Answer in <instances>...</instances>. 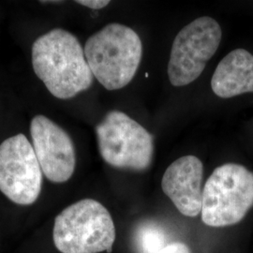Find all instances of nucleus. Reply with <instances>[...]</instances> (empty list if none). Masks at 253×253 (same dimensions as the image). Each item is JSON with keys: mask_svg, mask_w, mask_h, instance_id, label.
Segmentation results:
<instances>
[{"mask_svg": "<svg viewBox=\"0 0 253 253\" xmlns=\"http://www.w3.org/2000/svg\"><path fill=\"white\" fill-rule=\"evenodd\" d=\"M31 58L34 73L57 99H72L93 83L80 42L62 28L39 37L32 45Z\"/></svg>", "mask_w": 253, "mask_h": 253, "instance_id": "nucleus-1", "label": "nucleus"}, {"mask_svg": "<svg viewBox=\"0 0 253 253\" xmlns=\"http://www.w3.org/2000/svg\"><path fill=\"white\" fill-rule=\"evenodd\" d=\"M84 51L93 76L107 90H118L135 76L143 45L130 27L110 24L89 37Z\"/></svg>", "mask_w": 253, "mask_h": 253, "instance_id": "nucleus-2", "label": "nucleus"}, {"mask_svg": "<svg viewBox=\"0 0 253 253\" xmlns=\"http://www.w3.org/2000/svg\"><path fill=\"white\" fill-rule=\"evenodd\" d=\"M53 238L61 253H110L116 241V227L100 202L84 199L56 216Z\"/></svg>", "mask_w": 253, "mask_h": 253, "instance_id": "nucleus-3", "label": "nucleus"}, {"mask_svg": "<svg viewBox=\"0 0 253 253\" xmlns=\"http://www.w3.org/2000/svg\"><path fill=\"white\" fill-rule=\"evenodd\" d=\"M253 207V172L243 165L226 163L216 168L203 190L202 220L210 227L240 222Z\"/></svg>", "mask_w": 253, "mask_h": 253, "instance_id": "nucleus-4", "label": "nucleus"}, {"mask_svg": "<svg viewBox=\"0 0 253 253\" xmlns=\"http://www.w3.org/2000/svg\"><path fill=\"white\" fill-rule=\"evenodd\" d=\"M104 162L116 168L144 171L153 157V137L135 120L120 111H111L96 126Z\"/></svg>", "mask_w": 253, "mask_h": 253, "instance_id": "nucleus-5", "label": "nucleus"}, {"mask_svg": "<svg viewBox=\"0 0 253 253\" xmlns=\"http://www.w3.org/2000/svg\"><path fill=\"white\" fill-rule=\"evenodd\" d=\"M217 21L201 17L181 29L172 42L168 76L174 86L195 81L217 52L221 40Z\"/></svg>", "mask_w": 253, "mask_h": 253, "instance_id": "nucleus-6", "label": "nucleus"}, {"mask_svg": "<svg viewBox=\"0 0 253 253\" xmlns=\"http://www.w3.org/2000/svg\"><path fill=\"white\" fill-rule=\"evenodd\" d=\"M42 186V171L28 139L22 133L0 145V190L11 202L29 206L36 202Z\"/></svg>", "mask_w": 253, "mask_h": 253, "instance_id": "nucleus-7", "label": "nucleus"}, {"mask_svg": "<svg viewBox=\"0 0 253 253\" xmlns=\"http://www.w3.org/2000/svg\"><path fill=\"white\" fill-rule=\"evenodd\" d=\"M32 146L47 179L64 183L73 176L76 155L73 140L63 128L45 116H36L30 123Z\"/></svg>", "mask_w": 253, "mask_h": 253, "instance_id": "nucleus-8", "label": "nucleus"}, {"mask_svg": "<svg viewBox=\"0 0 253 253\" xmlns=\"http://www.w3.org/2000/svg\"><path fill=\"white\" fill-rule=\"evenodd\" d=\"M203 163L195 156H184L166 169L162 187L182 215L197 217L203 202Z\"/></svg>", "mask_w": 253, "mask_h": 253, "instance_id": "nucleus-9", "label": "nucleus"}, {"mask_svg": "<svg viewBox=\"0 0 253 253\" xmlns=\"http://www.w3.org/2000/svg\"><path fill=\"white\" fill-rule=\"evenodd\" d=\"M211 87L223 99L253 92V55L236 49L218 63L212 76Z\"/></svg>", "mask_w": 253, "mask_h": 253, "instance_id": "nucleus-10", "label": "nucleus"}, {"mask_svg": "<svg viewBox=\"0 0 253 253\" xmlns=\"http://www.w3.org/2000/svg\"><path fill=\"white\" fill-rule=\"evenodd\" d=\"M168 236L165 230L155 222L139 225L134 234L136 249L139 253H157L167 246Z\"/></svg>", "mask_w": 253, "mask_h": 253, "instance_id": "nucleus-11", "label": "nucleus"}, {"mask_svg": "<svg viewBox=\"0 0 253 253\" xmlns=\"http://www.w3.org/2000/svg\"><path fill=\"white\" fill-rule=\"evenodd\" d=\"M157 253H191V252L187 245L181 242H173L167 245Z\"/></svg>", "mask_w": 253, "mask_h": 253, "instance_id": "nucleus-12", "label": "nucleus"}, {"mask_svg": "<svg viewBox=\"0 0 253 253\" xmlns=\"http://www.w3.org/2000/svg\"><path fill=\"white\" fill-rule=\"evenodd\" d=\"M76 3L80 4L82 6L87 7V8L91 9H100L108 6L110 1H105V0H79V1H76Z\"/></svg>", "mask_w": 253, "mask_h": 253, "instance_id": "nucleus-13", "label": "nucleus"}]
</instances>
